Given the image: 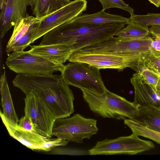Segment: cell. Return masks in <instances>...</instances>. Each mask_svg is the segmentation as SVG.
Here are the masks:
<instances>
[{
	"instance_id": "obj_23",
	"label": "cell",
	"mask_w": 160,
	"mask_h": 160,
	"mask_svg": "<svg viewBox=\"0 0 160 160\" xmlns=\"http://www.w3.org/2000/svg\"><path fill=\"white\" fill-rule=\"evenodd\" d=\"M129 20L148 28L154 25H160V13H148L144 15L131 14Z\"/></svg>"
},
{
	"instance_id": "obj_13",
	"label": "cell",
	"mask_w": 160,
	"mask_h": 160,
	"mask_svg": "<svg viewBox=\"0 0 160 160\" xmlns=\"http://www.w3.org/2000/svg\"><path fill=\"white\" fill-rule=\"evenodd\" d=\"M134 91L133 103L138 108L141 106L152 105L160 107V98L156 88L144 82L138 72L133 75L130 79Z\"/></svg>"
},
{
	"instance_id": "obj_14",
	"label": "cell",
	"mask_w": 160,
	"mask_h": 160,
	"mask_svg": "<svg viewBox=\"0 0 160 160\" xmlns=\"http://www.w3.org/2000/svg\"><path fill=\"white\" fill-rule=\"evenodd\" d=\"M31 53L41 56L56 64H63L73 52V48L64 44L30 45Z\"/></svg>"
},
{
	"instance_id": "obj_16",
	"label": "cell",
	"mask_w": 160,
	"mask_h": 160,
	"mask_svg": "<svg viewBox=\"0 0 160 160\" xmlns=\"http://www.w3.org/2000/svg\"><path fill=\"white\" fill-rule=\"evenodd\" d=\"M0 92L3 111V112L1 111L0 113L2 114L8 124L14 127H16L19 120L13 106L5 71L1 77Z\"/></svg>"
},
{
	"instance_id": "obj_18",
	"label": "cell",
	"mask_w": 160,
	"mask_h": 160,
	"mask_svg": "<svg viewBox=\"0 0 160 160\" xmlns=\"http://www.w3.org/2000/svg\"><path fill=\"white\" fill-rule=\"evenodd\" d=\"M134 120L151 129L160 132V107L148 105L140 107L138 115Z\"/></svg>"
},
{
	"instance_id": "obj_28",
	"label": "cell",
	"mask_w": 160,
	"mask_h": 160,
	"mask_svg": "<svg viewBox=\"0 0 160 160\" xmlns=\"http://www.w3.org/2000/svg\"><path fill=\"white\" fill-rule=\"evenodd\" d=\"M69 142L68 140L58 138L51 139L47 138L43 146V151H49L56 147L66 146Z\"/></svg>"
},
{
	"instance_id": "obj_8",
	"label": "cell",
	"mask_w": 160,
	"mask_h": 160,
	"mask_svg": "<svg viewBox=\"0 0 160 160\" xmlns=\"http://www.w3.org/2000/svg\"><path fill=\"white\" fill-rule=\"evenodd\" d=\"M6 64L10 69L18 74H28L61 72L64 66L31 53L28 51L12 52L7 58Z\"/></svg>"
},
{
	"instance_id": "obj_29",
	"label": "cell",
	"mask_w": 160,
	"mask_h": 160,
	"mask_svg": "<svg viewBox=\"0 0 160 160\" xmlns=\"http://www.w3.org/2000/svg\"><path fill=\"white\" fill-rule=\"evenodd\" d=\"M17 126L26 130L38 133L36 131L31 119L26 114L18 120Z\"/></svg>"
},
{
	"instance_id": "obj_12",
	"label": "cell",
	"mask_w": 160,
	"mask_h": 160,
	"mask_svg": "<svg viewBox=\"0 0 160 160\" xmlns=\"http://www.w3.org/2000/svg\"><path fill=\"white\" fill-rule=\"evenodd\" d=\"M68 61L71 62L85 63L101 69H115L122 71L128 67L127 61L120 57L97 53H83L76 52Z\"/></svg>"
},
{
	"instance_id": "obj_5",
	"label": "cell",
	"mask_w": 160,
	"mask_h": 160,
	"mask_svg": "<svg viewBox=\"0 0 160 160\" xmlns=\"http://www.w3.org/2000/svg\"><path fill=\"white\" fill-rule=\"evenodd\" d=\"M100 69L85 63L70 62L64 65L61 75L68 85L101 95L107 89L104 85Z\"/></svg>"
},
{
	"instance_id": "obj_3",
	"label": "cell",
	"mask_w": 160,
	"mask_h": 160,
	"mask_svg": "<svg viewBox=\"0 0 160 160\" xmlns=\"http://www.w3.org/2000/svg\"><path fill=\"white\" fill-rule=\"evenodd\" d=\"M153 38L148 36L139 39L112 37L76 52L83 53H102L122 57L128 62V68L140 71L145 59L153 54Z\"/></svg>"
},
{
	"instance_id": "obj_24",
	"label": "cell",
	"mask_w": 160,
	"mask_h": 160,
	"mask_svg": "<svg viewBox=\"0 0 160 160\" xmlns=\"http://www.w3.org/2000/svg\"><path fill=\"white\" fill-rule=\"evenodd\" d=\"M36 23L32 25L20 39L13 45L10 50V52L24 51L26 48L31 43V41L36 28Z\"/></svg>"
},
{
	"instance_id": "obj_17",
	"label": "cell",
	"mask_w": 160,
	"mask_h": 160,
	"mask_svg": "<svg viewBox=\"0 0 160 160\" xmlns=\"http://www.w3.org/2000/svg\"><path fill=\"white\" fill-rule=\"evenodd\" d=\"M77 23L102 24L111 23H128L129 18L120 15L112 14L106 12L102 10L92 14H81L71 21Z\"/></svg>"
},
{
	"instance_id": "obj_26",
	"label": "cell",
	"mask_w": 160,
	"mask_h": 160,
	"mask_svg": "<svg viewBox=\"0 0 160 160\" xmlns=\"http://www.w3.org/2000/svg\"><path fill=\"white\" fill-rule=\"evenodd\" d=\"M138 72L144 82L156 88L158 80V77L157 73L146 68L142 69Z\"/></svg>"
},
{
	"instance_id": "obj_4",
	"label": "cell",
	"mask_w": 160,
	"mask_h": 160,
	"mask_svg": "<svg viewBox=\"0 0 160 160\" xmlns=\"http://www.w3.org/2000/svg\"><path fill=\"white\" fill-rule=\"evenodd\" d=\"M83 97L93 112L104 118L118 120H134L138 116L139 108L133 102L106 89L101 95L81 90Z\"/></svg>"
},
{
	"instance_id": "obj_6",
	"label": "cell",
	"mask_w": 160,
	"mask_h": 160,
	"mask_svg": "<svg viewBox=\"0 0 160 160\" xmlns=\"http://www.w3.org/2000/svg\"><path fill=\"white\" fill-rule=\"evenodd\" d=\"M98 130L96 120L77 113L70 118L56 119L52 136L69 142L82 143L84 139H90Z\"/></svg>"
},
{
	"instance_id": "obj_2",
	"label": "cell",
	"mask_w": 160,
	"mask_h": 160,
	"mask_svg": "<svg viewBox=\"0 0 160 160\" xmlns=\"http://www.w3.org/2000/svg\"><path fill=\"white\" fill-rule=\"evenodd\" d=\"M126 25L120 23H80L70 21L46 33L39 45L66 44L73 48L74 52L115 36Z\"/></svg>"
},
{
	"instance_id": "obj_25",
	"label": "cell",
	"mask_w": 160,
	"mask_h": 160,
	"mask_svg": "<svg viewBox=\"0 0 160 160\" xmlns=\"http://www.w3.org/2000/svg\"><path fill=\"white\" fill-rule=\"evenodd\" d=\"M101 3L102 9L105 10L111 8H120L129 12L130 14L133 13V9L129 7L122 0H98Z\"/></svg>"
},
{
	"instance_id": "obj_15",
	"label": "cell",
	"mask_w": 160,
	"mask_h": 160,
	"mask_svg": "<svg viewBox=\"0 0 160 160\" xmlns=\"http://www.w3.org/2000/svg\"><path fill=\"white\" fill-rule=\"evenodd\" d=\"M2 121L9 135L27 148L33 150L43 151V146L47 138L38 133L28 131L8 124L0 113Z\"/></svg>"
},
{
	"instance_id": "obj_32",
	"label": "cell",
	"mask_w": 160,
	"mask_h": 160,
	"mask_svg": "<svg viewBox=\"0 0 160 160\" xmlns=\"http://www.w3.org/2000/svg\"><path fill=\"white\" fill-rule=\"evenodd\" d=\"M157 75L158 77V80L156 87V91L157 94L160 98V73Z\"/></svg>"
},
{
	"instance_id": "obj_33",
	"label": "cell",
	"mask_w": 160,
	"mask_h": 160,
	"mask_svg": "<svg viewBox=\"0 0 160 160\" xmlns=\"http://www.w3.org/2000/svg\"><path fill=\"white\" fill-rule=\"evenodd\" d=\"M151 3L158 8L160 6V0H148Z\"/></svg>"
},
{
	"instance_id": "obj_19",
	"label": "cell",
	"mask_w": 160,
	"mask_h": 160,
	"mask_svg": "<svg viewBox=\"0 0 160 160\" xmlns=\"http://www.w3.org/2000/svg\"><path fill=\"white\" fill-rule=\"evenodd\" d=\"M70 0H33L30 5L32 14L42 18L69 4Z\"/></svg>"
},
{
	"instance_id": "obj_22",
	"label": "cell",
	"mask_w": 160,
	"mask_h": 160,
	"mask_svg": "<svg viewBox=\"0 0 160 160\" xmlns=\"http://www.w3.org/2000/svg\"><path fill=\"white\" fill-rule=\"evenodd\" d=\"M124 122L132 133L151 139L160 145V132L151 129L133 120L125 119Z\"/></svg>"
},
{
	"instance_id": "obj_31",
	"label": "cell",
	"mask_w": 160,
	"mask_h": 160,
	"mask_svg": "<svg viewBox=\"0 0 160 160\" xmlns=\"http://www.w3.org/2000/svg\"><path fill=\"white\" fill-rule=\"evenodd\" d=\"M150 33L153 36H157L160 38V25H154L148 28Z\"/></svg>"
},
{
	"instance_id": "obj_27",
	"label": "cell",
	"mask_w": 160,
	"mask_h": 160,
	"mask_svg": "<svg viewBox=\"0 0 160 160\" xmlns=\"http://www.w3.org/2000/svg\"><path fill=\"white\" fill-rule=\"evenodd\" d=\"M144 68L148 69L157 74L160 73V57L147 58L144 61Z\"/></svg>"
},
{
	"instance_id": "obj_1",
	"label": "cell",
	"mask_w": 160,
	"mask_h": 160,
	"mask_svg": "<svg viewBox=\"0 0 160 160\" xmlns=\"http://www.w3.org/2000/svg\"><path fill=\"white\" fill-rule=\"evenodd\" d=\"M12 83L25 95L36 93L56 119L69 117L74 112L73 94L61 75L18 74Z\"/></svg>"
},
{
	"instance_id": "obj_9",
	"label": "cell",
	"mask_w": 160,
	"mask_h": 160,
	"mask_svg": "<svg viewBox=\"0 0 160 160\" xmlns=\"http://www.w3.org/2000/svg\"><path fill=\"white\" fill-rule=\"evenodd\" d=\"M86 0H74L68 4L42 18L36 24L31 43L56 27L68 22L86 10Z\"/></svg>"
},
{
	"instance_id": "obj_20",
	"label": "cell",
	"mask_w": 160,
	"mask_h": 160,
	"mask_svg": "<svg viewBox=\"0 0 160 160\" xmlns=\"http://www.w3.org/2000/svg\"><path fill=\"white\" fill-rule=\"evenodd\" d=\"M42 18H37L28 14L21 20L18 22L14 26L12 34L6 47V51L8 53L12 46L25 35L29 28L39 22Z\"/></svg>"
},
{
	"instance_id": "obj_7",
	"label": "cell",
	"mask_w": 160,
	"mask_h": 160,
	"mask_svg": "<svg viewBox=\"0 0 160 160\" xmlns=\"http://www.w3.org/2000/svg\"><path fill=\"white\" fill-rule=\"evenodd\" d=\"M136 134L122 136L114 139L105 138L97 142L88 150L91 155H136L155 148L151 141L142 139Z\"/></svg>"
},
{
	"instance_id": "obj_11",
	"label": "cell",
	"mask_w": 160,
	"mask_h": 160,
	"mask_svg": "<svg viewBox=\"0 0 160 160\" xmlns=\"http://www.w3.org/2000/svg\"><path fill=\"white\" fill-rule=\"evenodd\" d=\"M33 0H4L1 6L0 16V38L18 22L26 17L27 9Z\"/></svg>"
},
{
	"instance_id": "obj_30",
	"label": "cell",
	"mask_w": 160,
	"mask_h": 160,
	"mask_svg": "<svg viewBox=\"0 0 160 160\" xmlns=\"http://www.w3.org/2000/svg\"><path fill=\"white\" fill-rule=\"evenodd\" d=\"M154 37L152 44V48L156 56L160 57V38L157 36Z\"/></svg>"
},
{
	"instance_id": "obj_10",
	"label": "cell",
	"mask_w": 160,
	"mask_h": 160,
	"mask_svg": "<svg viewBox=\"0 0 160 160\" xmlns=\"http://www.w3.org/2000/svg\"><path fill=\"white\" fill-rule=\"evenodd\" d=\"M25 95V114L30 118L38 133L45 137L51 138L56 119L34 92H31Z\"/></svg>"
},
{
	"instance_id": "obj_21",
	"label": "cell",
	"mask_w": 160,
	"mask_h": 160,
	"mask_svg": "<svg viewBox=\"0 0 160 160\" xmlns=\"http://www.w3.org/2000/svg\"><path fill=\"white\" fill-rule=\"evenodd\" d=\"M149 34L148 28L129 20L127 26L120 30L115 36L131 39H139L148 36Z\"/></svg>"
}]
</instances>
